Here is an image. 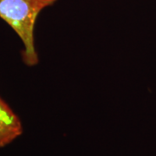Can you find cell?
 <instances>
[{
  "mask_svg": "<svg viewBox=\"0 0 156 156\" xmlns=\"http://www.w3.org/2000/svg\"><path fill=\"white\" fill-rule=\"evenodd\" d=\"M23 128L20 118L0 97V148L20 137Z\"/></svg>",
  "mask_w": 156,
  "mask_h": 156,
  "instance_id": "2",
  "label": "cell"
},
{
  "mask_svg": "<svg viewBox=\"0 0 156 156\" xmlns=\"http://www.w3.org/2000/svg\"><path fill=\"white\" fill-rule=\"evenodd\" d=\"M58 0H0V18L10 25L23 44L22 59L33 67L39 57L35 46V26L39 14Z\"/></svg>",
  "mask_w": 156,
  "mask_h": 156,
  "instance_id": "1",
  "label": "cell"
}]
</instances>
